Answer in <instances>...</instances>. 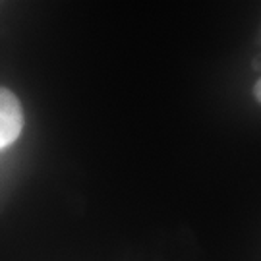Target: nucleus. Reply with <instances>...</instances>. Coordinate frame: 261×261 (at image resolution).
I'll return each instance as SVG.
<instances>
[{
	"label": "nucleus",
	"instance_id": "f257e3e1",
	"mask_svg": "<svg viewBox=\"0 0 261 261\" xmlns=\"http://www.w3.org/2000/svg\"><path fill=\"white\" fill-rule=\"evenodd\" d=\"M23 128V111L18 97L0 87V149L18 140Z\"/></svg>",
	"mask_w": 261,
	"mask_h": 261
},
{
	"label": "nucleus",
	"instance_id": "f03ea898",
	"mask_svg": "<svg viewBox=\"0 0 261 261\" xmlns=\"http://www.w3.org/2000/svg\"><path fill=\"white\" fill-rule=\"evenodd\" d=\"M253 95H255V99L261 103V80H257V84L253 87Z\"/></svg>",
	"mask_w": 261,
	"mask_h": 261
}]
</instances>
